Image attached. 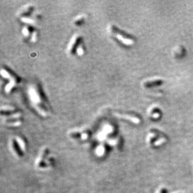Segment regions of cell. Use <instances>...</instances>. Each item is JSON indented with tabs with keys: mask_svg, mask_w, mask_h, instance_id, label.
Here are the masks:
<instances>
[{
	"mask_svg": "<svg viewBox=\"0 0 193 193\" xmlns=\"http://www.w3.org/2000/svg\"><path fill=\"white\" fill-rule=\"evenodd\" d=\"M28 95L35 110L41 116H47L49 113V108L40 87L35 83L30 84L28 89Z\"/></svg>",
	"mask_w": 193,
	"mask_h": 193,
	"instance_id": "cell-1",
	"label": "cell"
},
{
	"mask_svg": "<svg viewBox=\"0 0 193 193\" xmlns=\"http://www.w3.org/2000/svg\"><path fill=\"white\" fill-rule=\"evenodd\" d=\"M108 31L109 34L114 39H116L121 44L126 46H131L135 43V40L133 37L118 29L114 25L109 24Z\"/></svg>",
	"mask_w": 193,
	"mask_h": 193,
	"instance_id": "cell-2",
	"label": "cell"
},
{
	"mask_svg": "<svg viewBox=\"0 0 193 193\" xmlns=\"http://www.w3.org/2000/svg\"><path fill=\"white\" fill-rule=\"evenodd\" d=\"M1 74L3 78L9 80V83L5 87V91L7 94L10 93L13 89L16 87L20 81L15 75L11 73V71L6 68H1Z\"/></svg>",
	"mask_w": 193,
	"mask_h": 193,
	"instance_id": "cell-3",
	"label": "cell"
},
{
	"mask_svg": "<svg viewBox=\"0 0 193 193\" xmlns=\"http://www.w3.org/2000/svg\"><path fill=\"white\" fill-rule=\"evenodd\" d=\"M4 124L9 126H20L23 123L22 114L17 111L10 114L5 115L3 119Z\"/></svg>",
	"mask_w": 193,
	"mask_h": 193,
	"instance_id": "cell-4",
	"label": "cell"
},
{
	"mask_svg": "<svg viewBox=\"0 0 193 193\" xmlns=\"http://www.w3.org/2000/svg\"><path fill=\"white\" fill-rule=\"evenodd\" d=\"M81 41H82V39L80 35L78 34H74L70 40L68 45H67L66 49L67 53L70 55L74 54L78 46L79 45Z\"/></svg>",
	"mask_w": 193,
	"mask_h": 193,
	"instance_id": "cell-5",
	"label": "cell"
},
{
	"mask_svg": "<svg viewBox=\"0 0 193 193\" xmlns=\"http://www.w3.org/2000/svg\"><path fill=\"white\" fill-rule=\"evenodd\" d=\"M116 116L121 119H126L131 121L132 123L135 124H139L141 123V119L140 117L138 116L136 114H130V113H116Z\"/></svg>",
	"mask_w": 193,
	"mask_h": 193,
	"instance_id": "cell-6",
	"label": "cell"
},
{
	"mask_svg": "<svg viewBox=\"0 0 193 193\" xmlns=\"http://www.w3.org/2000/svg\"><path fill=\"white\" fill-rule=\"evenodd\" d=\"M90 131L88 130H83V131L81 130H74L70 132V136L71 138H75V139H79L81 138L82 139H88L89 136H90Z\"/></svg>",
	"mask_w": 193,
	"mask_h": 193,
	"instance_id": "cell-7",
	"label": "cell"
},
{
	"mask_svg": "<svg viewBox=\"0 0 193 193\" xmlns=\"http://www.w3.org/2000/svg\"><path fill=\"white\" fill-rule=\"evenodd\" d=\"M34 6L33 5H27L26 6H24L20 10V11L18 13V15L20 17V18L30 16L34 13Z\"/></svg>",
	"mask_w": 193,
	"mask_h": 193,
	"instance_id": "cell-8",
	"label": "cell"
},
{
	"mask_svg": "<svg viewBox=\"0 0 193 193\" xmlns=\"http://www.w3.org/2000/svg\"><path fill=\"white\" fill-rule=\"evenodd\" d=\"M10 148L13 153L18 157L20 158L23 156V153L21 152V149L20 147L19 144H18L16 139H11L10 142Z\"/></svg>",
	"mask_w": 193,
	"mask_h": 193,
	"instance_id": "cell-9",
	"label": "cell"
},
{
	"mask_svg": "<svg viewBox=\"0 0 193 193\" xmlns=\"http://www.w3.org/2000/svg\"><path fill=\"white\" fill-rule=\"evenodd\" d=\"M49 153V150L46 148H45L43 150H42V151L41 152L40 156L38 157L36 162V166L38 167H40V168H42L43 167V161L46 158V157L47 156L48 154Z\"/></svg>",
	"mask_w": 193,
	"mask_h": 193,
	"instance_id": "cell-10",
	"label": "cell"
},
{
	"mask_svg": "<svg viewBox=\"0 0 193 193\" xmlns=\"http://www.w3.org/2000/svg\"><path fill=\"white\" fill-rule=\"evenodd\" d=\"M159 136V133L156 130H152L147 136V142L148 144L151 145L158 140V138Z\"/></svg>",
	"mask_w": 193,
	"mask_h": 193,
	"instance_id": "cell-11",
	"label": "cell"
},
{
	"mask_svg": "<svg viewBox=\"0 0 193 193\" xmlns=\"http://www.w3.org/2000/svg\"><path fill=\"white\" fill-rule=\"evenodd\" d=\"M18 111L15 107L11 106H2L1 108V112L2 115H6V114H10Z\"/></svg>",
	"mask_w": 193,
	"mask_h": 193,
	"instance_id": "cell-12",
	"label": "cell"
},
{
	"mask_svg": "<svg viewBox=\"0 0 193 193\" xmlns=\"http://www.w3.org/2000/svg\"><path fill=\"white\" fill-rule=\"evenodd\" d=\"M86 20V15L84 14H81L74 17L73 20V23L75 26H81L84 23Z\"/></svg>",
	"mask_w": 193,
	"mask_h": 193,
	"instance_id": "cell-13",
	"label": "cell"
},
{
	"mask_svg": "<svg viewBox=\"0 0 193 193\" xmlns=\"http://www.w3.org/2000/svg\"><path fill=\"white\" fill-rule=\"evenodd\" d=\"M32 30V28L30 26V25H25V26L23 28L22 30V34L23 36L25 38H28L30 40V38L32 34L33 33V31Z\"/></svg>",
	"mask_w": 193,
	"mask_h": 193,
	"instance_id": "cell-14",
	"label": "cell"
},
{
	"mask_svg": "<svg viewBox=\"0 0 193 193\" xmlns=\"http://www.w3.org/2000/svg\"><path fill=\"white\" fill-rule=\"evenodd\" d=\"M164 81L161 80H154V81H147L146 83H144V87L146 88H149V87H153V86H160L162 84H163Z\"/></svg>",
	"mask_w": 193,
	"mask_h": 193,
	"instance_id": "cell-15",
	"label": "cell"
},
{
	"mask_svg": "<svg viewBox=\"0 0 193 193\" xmlns=\"http://www.w3.org/2000/svg\"><path fill=\"white\" fill-rule=\"evenodd\" d=\"M85 53V48L84 46V45L83 44V42L81 41L79 45L78 46V47L76 49V51H75V53H76L78 56H83Z\"/></svg>",
	"mask_w": 193,
	"mask_h": 193,
	"instance_id": "cell-16",
	"label": "cell"
},
{
	"mask_svg": "<svg viewBox=\"0 0 193 193\" xmlns=\"http://www.w3.org/2000/svg\"><path fill=\"white\" fill-rule=\"evenodd\" d=\"M150 115L154 119H158L161 115V113L159 109L155 108L152 109L151 113H150Z\"/></svg>",
	"mask_w": 193,
	"mask_h": 193,
	"instance_id": "cell-17",
	"label": "cell"
},
{
	"mask_svg": "<svg viewBox=\"0 0 193 193\" xmlns=\"http://www.w3.org/2000/svg\"><path fill=\"white\" fill-rule=\"evenodd\" d=\"M16 141H17L18 144H19L21 150H23V151H24V150L26 149V143H25L24 139L20 137H17Z\"/></svg>",
	"mask_w": 193,
	"mask_h": 193,
	"instance_id": "cell-18",
	"label": "cell"
},
{
	"mask_svg": "<svg viewBox=\"0 0 193 193\" xmlns=\"http://www.w3.org/2000/svg\"><path fill=\"white\" fill-rule=\"evenodd\" d=\"M166 141H167L166 138L164 136H162V137H161L159 139H158V140H157L155 143H154L153 145L155 146H159L165 143V142H166Z\"/></svg>",
	"mask_w": 193,
	"mask_h": 193,
	"instance_id": "cell-19",
	"label": "cell"
},
{
	"mask_svg": "<svg viewBox=\"0 0 193 193\" xmlns=\"http://www.w3.org/2000/svg\"><path fill=\"white\" fill-rule=\"evenodd\" d=\"M38 32L36 31V30H34L33 33V34H32L30 38V40L32 43H35L36 41L38 40Z\"/></svg>",
	"mask_w": 193,
	"mask_h": 193,
	"instance_id": "cell-20",
	"label": "cell"
},
{
	"mask_svg": "<svg viewBox=\"0 0 193 193\" xmlns=\"http://www.w3.org/2000/svg\"><path fill=\"white\" fill-rule=\"evenodd\" d=\"M166 189L164 188H159V189L157 191L156 193H166Z\"/></svg>",
	"mask_w": 193,
	"mask_h": 193,
	"instance_id": "cell-21",
	"label": "cell"
},
{
	"mask_svg": "<svg viewBox=\"0 0 193 193\" xmlns=\"http://www.w3.org/2000/svg\"><path fill=\"white\" fill-rule=\"evenodd\" d=\"M174 193H180V192H174Z\"/></svg>",
	"mask_w": 193,
	"mask_h": 193,
	"instance_id": "cell-22",
	"label": "cell"
}]
</instances>
